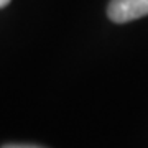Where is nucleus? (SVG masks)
Instances as JSON below:
<instances>
[{
    "label": "nucleus",
    "mask_w": 148,
    "mask_h": 148,
    "mask_svg": "<svg viewBox=\"0 0 148 148\" xmlns=\"http://www.w3.org/2000/svg\"><path fill=\"white\" fill-rule=\"evenodd\" d=\"M10 3V0H0V8H3V7H7Z\"/></svg>",
    "instance_id": "7ed1b4c3"
},
{
    "label": "nucleus",
    "mask_w": 148,
    "mask_h": 148,
    "mask_svg": "<svg viewBox=\"0 0 148 148\" xmlns=\"http://www.w3.org/2000/svg\"><path fill=\"white\" fill-rule=\"evenodd\" d=\"M107 15L114 23H128L148 15V0H110Z\"/></svg>",
    "instance_id": "f257e3e1"
},
{
    "label": "nucleus",
    "mask_w": 148,
    "mask_h": 148,
    "mask_svg": "<svg viewBox=\"0 0 148 148\" xmlns=\"http://www.w3.org/2000/svg\"><path fill=\"white\" fill-rule=\"evenodd\" d=\"M2 148H43L38 145H21V143H10V145H3Z\"/></svg>",
    "instance_id": "f03ea898"
}]
</instances>
